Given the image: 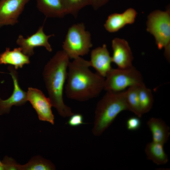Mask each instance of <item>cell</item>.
Here are the masks:
<instances>
[{
	"mask_svg": "<svg viewBox=\"0 0 170 170\" xmlns=\"http://www.w3.org/2000/svg\"><path fill=\"white\" fill-rule=\"evenodd\" d=\"M90 66V61L80 57L69 62L65 86L68 98L85 101L98 97L104 89V77L92 72Z\"/></svg>",
	"mask_w": 170,
	"mask_h": 170,
	"instance_id": "6da1fadb",
	"label": "cell"
},
{
	"mask_svg": "<svg viewBox=\"0 0 170 170\" xmlns=\"http://www.w3.org/2000/svg\"><path fill=\"white\" fill-rule=\"evenodd\" d=\"M70 58L63 50L57 51L45 65L42 75L52 106L64 118L74 113L63 101V91Z\"/></svg>",
	"mask_w": 170,
	"mask_h": 170,
	"instance_id": "7a4b0ae2",
	"label": "cell"
},
{
	"mask_svg": "<svg viewBox=\"0 0 170 170\" xmlns=\"http://www.w3.org/2000/svg\"><path fill=\"white\" fill-rule=\"evenodd\" d=\"M128 110L125 99V91H107L97 103L95 111L92 133L100 136L111 125L121 112Z\"/></svg>",
	"mask_w": 170,
	"mask_h": 170,
	"instance_id": "3957f363",
	"label": "cell"
},
{
	"mask_svg": "<svg viewBox=\"0 0 170 170\" xmlns=\"http://www.w3.org/2000/svg\"><path fill=\"white\" fill-rule=\"evenodd\" d=\"M147 31L155 38L158 48H164V55L170 60V10H156L151 12L148 16Z\"/></svg>",
	"mask_w": 170,
	"mask_h": 170,
	"instance_id": "277c9868",
	"label": "cell"
},
{
	"mask_svg": "<svg viewBox=\"0 0 170 170\" xmlns=\"http://www.w3.org/2000/svg\"><path fill=\"white\" fill-rule=\"evenodd\" d=\"M92 46L91 34L86 31L83 23L74 24L69 28L62 45L63 50L73 59L87 54Z\"/></svg>",
	"mask_w": 170,
	"mask_h": 170,
	"instance_id": "5b68a950",
	"label": "cell"
},
{
	"mask_svg": "<svg viewBox=\"0 0 170 170\" xmlns=\"http://www.w3.org/2000/svg\"><path fill=\"white\" fill-rule=\"evenodd\" d=\"M105 77L104 89L106 91L120 92L127 87L144 82L141 73L133 65L124 68H112Z\"/></svg>",
	"mask_w": 170,
	"mask_h": 170,
	"instance_id": "8992f818",
	"label": "cell"
},
{
	"mask_svg": "<svg viewBox=\"0 0 170 170\" xmlns=\"http://www.w3.org/2000/svg\"><path fill=\"white\" fill-rule=\"evenodd\" d=\"M27 93V100L36 111L39 120L54 124V117L52 111V106L48 98L37 88L29 87Z\"/></svg>",
	"mask_w": 170,
	"mask_h": 170,
	"instance_id": "52a82bcc",
	"label": "cell"
},
{
	"mask_svg": "<svg viewBox=\"0 0 170 170\" xmlns=\"http://www.w3.org/2000/svg\"><path fill=\"white\" fill-rule=\"evenodd\" d=\"M43 25L40 26L35 33L26 38L21 35H19L16 43L24 54L29 57L33 55L34 54V48L39 46L44 47L48 51H52V49L48 39L50 37L54 36V35H47L43 31Z\"/></svg>",
	"mask_w": 170,
	"mask_h": 170,
	"instance_id": "ba28073f",
	"label": "cell"
},
{
	"mask_svg": "<svg viewBox=\"0 0 170 170\" xmlns=\"http://www.w3.org/2000/svg\"><path fill=\"white\" fill-rule=\"evenodd\" d=\"M8 69L13 79L14 88L12 95L8 99L3 100L0 97V115L9 113L12 106H21L28 101L27 93L23 91L19 84L16 70L11 65L8 66Z\"/></svg>",
	"mask_w": 170,
	"mask_h": 170,
	"instance_id": "9c48e42d",
	"label": "cell"
},
{
	"mask_svg": "<svg viewBox=\"0 0 170 170\" xmlns=\"http://www.w3.org/2000/svg\"><path fill=\"white\" fill-rule=\"evenodd\" d=\"M29 0H0V27L14 26Z\"/></svg>",
	"mask_w": 170,
	"mask_h": 170,
	"instance_id": "30bf717a",
	"label": "cell"
},
{
	"mask_svg": "<svg viewBox=\"0 0 170 170\" xmlns=\"http://www.w3.org/2000/svg\"><path fill=\"white\" fill-rule=\"evenodd\" d=\"M113 51L112 62L118 68H124L133 66L132 53L128 42L124 39L115 38L112 42Z\"/></svg>",
	"mask_w": 170,
	"mask_h": 170,
	"instance_id": "8fae6325",
	"label": "cell"
},
{
	"mask_svg": "<svg viewBox=\"0 0 170 170\" xmlns=\"http://www.w3.org/2000/svg\"><path fill=\"white\" fill-rule=\"evenodd\" d=\"M90 66L93 67L98 74L104 77L112 68V58L110 56L106 45L103 44L93 49L91 52Z\"/></svg>",
	"mask_w": 170,
	"mask_h": 170,
	"instance_id": "7c38bea8",
	"label": "cell"
},
{
	"mask_svg": "<svg viewBox=\"0 0 170 170\" xmlns=\"http://www.w3.org/2000/svg\"><path fill=\"white\" fill-rule=\"evenodd\" d=\"M137 14L132 8L128 9L122 13L112 14L108 16L104 27L110 32H116L126 25L133 23Z\"/></svg>",
	"mask_w": 170,
	"mask_h": 170,
	"instance_id": "4fadbf2b",
	"label": "cell"
},
{
	"mask_svg": "<svg viewBox=\"0 0 170 170\" xmlns=\"http://www.w3.org/2000/svg\"><path fill=\"white\" fill-rule=\"evenodd\" d=\"M30 62L29 56L23 53L20 47L15 48L11 51L9 48H7L4 52L0 54V65H13L16 70Z\"/></svg>",
	"mask_w": 170,
	"mask_h": 170,
	"instance_id": "5bb4252c",
	"label": "cell"
},
{
	"mask_svg": "<svg viewBox=\"0 0 170 170\" xmlns=\"http://www.w3.org/2000/svg\"><path fill=\"white\" fill-rule=\"evenodd\" d=\"M151 132L153 141L164 144L170 135V128L161 119L152 117L147 122Z\"/></svg>",
	"mask_w": 170,
	"mask_h": 170,
	"instance_id": "9a60e30c",
	"label": "cell"
},
{
	"mask_svg": "<svg viewBox=\"0 0 170 170\" xmlns=\"http://www.w3.org/2000/svg\"><path fill=\"white\" fill-rule=\"evenodd\" d=\"M38 10L47 17L62 18L66 15L60 0H36Z\"/></svg>",
	"mask_w": 170,
	"mask_h": 170,
	"instance_id": "2e32d148",
	"label": "cell"
},
{
	"mask_svg": "<svg viewBox=\"0 0 170 170\" xmlns=\"http://www.w3.org/2000/svg\"><path fill=\"white\" fill-rule=\"evenodd\" d=\"M163 145L153 141L147 144L145 151L147 158L157 165L166 164L168 159L164 150Z\"/></svg>",
	"mask_w": 170,
	"mask_h": 170,
	"instance_id": "e0dca14e",
	"label": "cell"
},
{
	"mask_svg": "<svg viewBox=\"0 0 170 170\" xmlns=\"http://www.w3.org/2000/svg\"><path fill=\"white\" fill-rule=\"evenodd\" d=\"M55 165L50 160L40 156H35L24 165L18 164V170H54Z\"/></svg>",
	"mask_w": 170,
	"mask_h": 170,
	"instance_id": "ac0fdd59",
	"label": "cell"
},
{
	"mask_svg": "<svg viewBox=\"0 0 170 170\" xmlns=\"http://www.w3.org/2000/svg\"><path fill=\"white\" fill-rule=\"evenodd\" d=\"M140 84L129 87L125 91V99L128 110L133 112L139 117H141L142 115L140 110L139 94V88Z\"/></svg>",
	"mask_w": 170,
	"mask_h": 170,
	"instance_id": "d6986e66",
	"label": "cell"
},
{
	"mask_svg": "<svg viewBox=\"0 0 170 170\" xmlns=\"http://www.w3.org/2000/svg\"><path fill=\"white\" fill-rule=\"evenodd\" d=\"M139 94L140 110L143 114L149 111L152 108L153 96L151 90L147 88L144 82L139 86Z\"/></svg>",
	"mask_w": 170,
	"mask_h": 170,
	"instance_id": "ffe728a7",
	"label": "cell"
},
{
	"mask_svg": "<svg viewBox=\"0 0 170 170\" xmlns=\"http://www.w3.org/2000/svg\"><path fill=\"white\" fill-rule=\"evenodd\" d=\"M65 14H71L76 18L80 10L90 5V0H60Z\"/></svg>",
	"mask_w": 170,
	"mask_h": 170,
	"instance_id": "44dd1931",
	"label": "cell"
},
{
	"mask_svg": "<svg viewBox=\"0 0 170 170\" xmlns=\"http://www.w3.org/2000/svg\"><path fill=\"white\" fill-rule=\"evenodd\" d=\"M4 170H18V164L14 159L5 156L1 161Z\"/></svg>",
	"mask_w": 170,
	"mask_h": 170,
	"instance_id": "7402d4cb",
	"label": "cell"
},
{
	"mask_svg": "<svg viewBox=\"0 0 170 170\" xmlns=\"http://www.w3.org/2000/svg\"><path fill=\"white\" fill-rule=\"evenodd\" d=\"M141 124V121L139 117H131L127 121V129L130 130H135L138 129Z\"/></svg>",
	"mask_w": 170,
	"mask_h": 170,
	"instance_id": "603a6c76",
	"label": "cell"
},
{
	"mask_svg": "<svg viewBox=\"0 0 170 170\" xmlns=\"http://www.w3.org/2000/svg\"><path fill=\"white\" fill-rule=\"evenodd\" d=\"M67 123L72 127H77L82 124H85L83 122L82 116L80 114H73L71 116Z\"/></svg>",
	"mask_w": 170,
	"mask_h": 170,
	"instance_id": "cb8c5ba5",
	"label": "cell"
},
{
	"mask_svg": "<svg viewBox=\"0 0 170 170\" xmlns=\"http://www.w3.org/2000/svg\"><path fill=\"white\" fill-rule=\"evenodd\" d=\"M110 0H90V5H92L95 10L104 6Z\"/></svg>",
	"mask_w": 170,
	"mask_h": 170,
	"instance_id": "d4e9b609",
	"label": "cell"
},
{
	"mask_svg": "<svg viewBox=\"0 0 170 170\" xmlns=\"http://www.w3.org/2000/svg\"><path fill=\"white\" fill-rule=\"evenodd\" d=\"M0 170H4L3 167L0 166Z\"/></svg>",
	"mask_w": 170,
	"mask_h": 170,
	"instance_id": "484cf974",
	"label": "cell"
},
{
	"mask_svg": "<svg viewBox=\"0 0 170 170\" xmlns=\"http://www.w3.org/2000/svg\"><path fill=\"white\" fill-rule=\"evenodd\" d=\"M0 166H2V167H3V164H2V163L1 161H0Z\"/></svg>",
	"mask_w": 170,
	"mask_h": 170,
	"instance_id": "4316f807",
	"label": "cell"
}]
</instances>
